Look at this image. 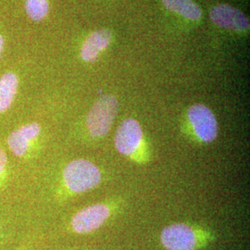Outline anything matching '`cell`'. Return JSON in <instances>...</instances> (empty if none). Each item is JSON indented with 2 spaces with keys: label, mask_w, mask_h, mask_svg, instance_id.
Instances as JSON below:
<instances>
[{
  "label": "cell",
  "mask_w": 250,
  "mask_h": 250,
  "mask_svg": "<svg viewBox=\"0 0 250 250\" xmlns=\"http://www.w3.org/2000/svg\"><path fill=\"white\" fill-rule=\"evenodd\" d=\"M109 216V208L104 204L89 206L77 212L72 220L74 232L87 233L93 232L106 222Z\"/></svg>",
  "instance_id": "5"
},
{
  "label": "cell",
  "mask_w": 250,
  "mask_h": 250,
  "mask_svg": "<svg viewBox=\"0 0 250 250\" xmlns=\"http://www.w3.org/2000/svg\"><path fill=\"white\" fill-rule=\"evenodd\" d=\"M25 9L30 18L39 21L45 18L48 12L47 0H26Z\"/></svg>",
  "instance_id": "12"
},
{
  "label": "cell",
  "mask_w": 250,
  "mask_h": 250,
  "mask_svg": "<svg viewBox=\"0 0 250 250\" xmlns=\"http://www.w3.org/2000/svg\"><path fill=\"white\" fill-rule=\"evenodd\" d=\"M7 165V156L5 152L0 148V174L4 171Z\"/></svg>",
  "instance_id": "13"
},
{
  "label": "cell",
  "mask_w": 250,
  "mask_h": 250,
  "mask_svg": "<svg viewBox=\"0 0 250 250\" xmlns=\"http://www.w3.org/2000/svg\"><path fill=\"white\" fill-rule=\"evenodd\" d=\"M161 239L168 250H194L197 246L196 233L187 224H172L164 228Z\"/></svg>",
  "instance_id": "4"
},
{
  "label": "cell",
  "mask_w": 250,
  "mask_h": 250,
  "mask_svg": "<svg viewBox=\"0 0 250 250\" xmlns=\"http://www.w3.org/2000/svg\"><path fill=\"white\" fill-rule=\"evenodd\" d=\"M118 112V101L111 95L101 97L92 106L86 118V125L90 134L101 137L108 133Z\"/></svg>",
  "instance_id": "2"
},
{
  "label": "cell",
  "mask_w": 250,
  "mask_h": 250,
  "mask_svg": "<svg viewBox=\"0 0 250 250\" xmlns=\"http://www.w3.org/2000/svg\"><path fill=\"white\" fill-rule=\"evenodd\" d=\"M18 88V78L13 72H7L0 78V112L11 105Z\"/></svg>",
  "instance_id": "10"
},
{
  "label": "cell",
  "mask_w": 250,
  "mask_h": 250,
  "mask_svg": "<svg viewBox=\"0 0 250 250\" xmlns=\"http://www.w3.org/2000/svg\"><path fill=\"white\" fill-rule=\"evenodd\" d=\"M143 138L141 126L134 119H126L117 129L114 143L118 151L132 155L139 147Z\"/></svg>",
  "instance_id": "6"
},
{
  "label": "cell",
  "mask_w": 250,
  "mask_h": 250,
  "mask_svg": "<svg viewBox=\"0 0 250 250\" xmlns=\"http://www.w3.org/2000/svg\"><path fill=\"white\" fill-rule=\"evenodd\" d=\"M209 16L213 23L224 29L245 32L250 28V20L240 11L229 5H218L210 10Z\"/></svg>",
  "instance_id": "7"
},
{
  "label": "cell",
  "mask_w": 250,
  "mask_h": 250,
  "mask_svg": "<svg viewBox=\"0 0 250 250\" xmlns=\"http://www.w3.org/2000/svg\"><path fill=\"white\" fill-rule=\"evenodd\" d=\"M166 9L180 15L185 18L197 21L200 19L202 11L197 4L192 0H161Z\"/></svg>",
  "instance_id": "11"
},
{
  "label": "cell",
  "mask_w": 250,
  "mask_h": 250,
  "mask_svg": "<svg viewBox=\"0 0 250 250\" xmlns=\"http://www.w3.org/2000/svg\"><path fill=\"white\" fill-rule=\"evenodd\" d=\"M40 132V125L36 123L20 127L8 138V145L10 150L17 157H23L29 150L32 142L38 137Z\"/></svg>",
  "instance_id": "8"
},
{
  "label": "cell",
  "mask_w": 250,
  "mask_h": 250,
  "mask_svg": "<svg viewBox=\"0 0 250 250\" xmlns=\"http://www.w3.org/2000/svg\"><path fill=\"white\" fill-rule=\"evenodd\" d=\"M3 45H4V38L0 36V55H1L2 49H3Z\"/></svg>",
  "instance_id": "14"
},
{
  "label": "cell",
  "mask_w": 250,
  "mask_h": 250,
  "mask_svg": "<svg viewBox=\"0 0 250 250\" xmlns=\"http://www.w3.org/2000/svg\"><path fill=\"white\" fill-rule=\"evenodd\" d=\"M188 118L200 140L204 142H212L217 137V120L212 111L205 105H193L188 110Z\"/></svg>",
  "instance_id": "3"
},
{
  "label": "cell",
  "mask_w": 250,
  "mask_h": 250,
  "mask_svg": "<svg viewBox=\"0 0 250 250\" xmlns=\"http://www.w3.org/2000/svg\"><path fill=\"white\" fill-rule=\"evenodd\" d=\"M111 39L112 35L107 29H102L92 33L82 46V59L88 62H95L100 52L109 45Z\"/></svg>",
  "instance_id": "9"
},
{
  "label": "cell",
  "mask_w": 250,
  "mask_h": 250,
  "mask_svg": "<svg viewBox=\"0 0 250 250\" xmlns=\"http://www.w3.org/2000/svg\"><path fill=\"white\" fill-rule=\"evenodd\" d=\"M64 182L72 192L83 193L96 188L101 181L99 168L86 160L70 162L63 171Z\"/></svg>",
  "instance_id": "1"
}]
</instances>
